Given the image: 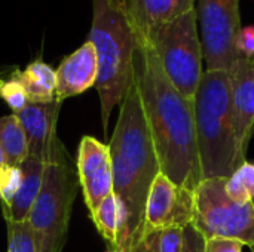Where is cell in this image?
Here are the masks:
<instances>
[{
	"instance_id": "obj_25",
	"label": "cell",
	"mask_w": 254,
	"mask_h": 252,
	"mask_svg": "<svg viewBox=\"0 0 254 252\" xmlns=\"http://www.w3.org/2000/svg\"><path fill=\"white\" fill-rule=\"evenodd\" d=\"M205 247H207L205 236L193 224L186 226L185 227L183 252H205Z\"/></svg>"
},
{
	"instance_id": "obj_31",
	"label": "cell",
	"mask_w": 254,
	"mask_h": 252,
	"mask_svg": "<svg viewBox=\"0 0 254 252\" xmlns=\"http://www.w3.org/2000/svg\"><path fill=\"white\" fill-rule=\"evenodd\" d=\"M252 252H254V245H253V247H252Z\"/></svg>"
},
{
	"instance_id": "obj_10",
	"label": "cell",
	"mask_w": 254,
	"mask_h": 252,
	"mask_svg": "<svg viewBox=\"0 0 254 252\" xmlns=\"http://www.w3.org/2000/svg\"><path fill=\"white\" fill-rule=\"evenodd\" d=\"M193 221V192L174 184L162 172L152 183L146 209L143 233L182 227Z\"/></svg>"
},
{
	"instance_id": "obj_1",
	"label": "cell",
	"mask_w": 254,
	"mask_h": 252,
	"mask_svg": "<svg viewBox=\"0 0 254 252\" xmlns=\"http://www.w3.org/2000/svg\"><path fill=\"white\" fill-rule=\"evenodd\" d=\"M132 74L140 89L161 172L179 187L195 192L202 175L193 101L173 85L152 48L140 39Z\"/></svg>"
},
{
	"instance_id": "obj_12",
	"label": "cell",
	"mask_w": 254,
	"mask_h": 252,
	"mask_svg": "<svg viewBox=\"0 0 254 252\" xmlns=\"http://www.w3.org/2000/svg\"><path fill=\"white\" fill-rule=\"evenodd\" d=\"M238 153L244 163L254 132V59L238 58L228 70Z\"/></svg>"
},
{
	"instance_id": "obj_8",
	"label": "cell",
	"mask_w": 254,
	"mask_h": 252,
	"mask_svg": "<svg viewBox=\"0 0 254 252\" xmlns=\"http://www.w3.org/2000/svg\"><path fill=\"white\" fill-rule=\"evenodd\" d=\"M195 10L207 70L228 71L241 58L235 48V37L241 28L240 0H196Z\"/></svg>"
},
{
	"instance_id": "obj_5",
	"label": "cell",
	"mask_w": 254,
	"mask_h": 252,
	"mask_svg": "<svg viewBox=\"0 0 254 252\" xmlns=\"http://www.w3.org/2000/svg\"><path fill=\"white\" fill-rule=\"evenodd\" d=\"M144 40L173 85L193 101L202 77V45L198 34V16L195 7L173 21L153 27Z\"/></svg>"
},
{
	"instance_id": "obj_9",
	"label": "cell",
	"mask_w": 254,
	"mask_h": 252,
	"mask_svg": "<svg viewBox=\"0 0 254 252\" xmlns=\"http://www.w3.org/2000/svg\"><path fill=\"white\" fill-rule=\"evenodd\" d=\"M61 101L55 100L46 104L30 102L16 114L28 144V156L42 160L46 166L70 162L68 153L57 134Z\"/></svg>"
},
{
	"instance_id": "obj_4",
	"label": "cell",
	"mask_w": 254,
	"mask_h": 252,
	"mask_svg": "<svg viewBox=\"0 0 254 252\" xmlns=\"http://www.w3.org/2000/svg\"><path fill=\"white\" fill-rule=\"evenodd\" d=\"M193 113L202 180L229 178L243 162L238 153L228 71L202 73L193 98Z\"/></svg>"
},
{
	"instance_id": "obj_30",
	"label": "cell",
	"mask_w": 254,
	"mask_h": 252,
	"mask_svg": "<svg viewBox=\"0 0 254 252\" xmlns=\"http://www.w3.org/2000/svg\"><path fill=\"white\" fill-rule=\"evenodd\" d=\"M106 252H128L125 250H121V248H109Z\"/></svg>"
},
{
	"instance_id": "obj_17",
	"label": "cell",
	"mask_w": 254,
	"mask_h": 252,
	"mask_svg": "<svg viewBox=\"0 0 254 252\" xmlns=\"http://www.w3.org/2000/svg\"><path fill=\"white\" fill-rule=\"evenodd\" d=\"M30 102L46 104L57 100V71L42 59L31 61L22 71L16 70Z\"/></svg>"
},
{
	"instance_id": "obj_22",
	"label": "cell",
	"mask_w": 254,
	"mask_h": 252,
	"mask_svg": "<svg viewBox=\"0 0 254 252\" xmlns=\"http://www.w3.org/2000/svg\"><path fill=\"white\" fill-rule=\"evenodd\" d=\"M22 180V172L19 166H9L6 165L0 171V203L1 212L6 214L19 190Z\"/></svg>"
},
{
	"instance_id": "obj_27",
	"label": "cell",
	"mask_w": 254,
	"mask_h": 252,
	"mask_svg": "<svg viewBox=\"0 0 254 252\" xmlns=\"http://www.w3.org/2000/svg\"><path fill=\"white\" fill-rule=\"evenodd\" d=\"M158 235L159 232L143 233L140 241L132 247L131 252H159L158 251Z\"/></svg>"
},
{
	"instance_id": "obj_29",
	"label": "cell",
	"mask_w": 254,
	"mask_h": 252,
	"mask_svg": "<svg viewBox=\"0 0 254 252\" xmlns=\"http://www.w3.org/2000/svg\"><path fill=\"white\" fill-rule=\"evenodd\" d=\"M6 165H7L6 154H4V151H3V149H1V146H0V171H1Z\"/></svg>"
},
{
	"instance_id": "obj_21",
	"label": "cell",
	"mask_w": 254,
	"mask_h": 252,
	"mask_svg": "<svg viewBox=\"0 0 254 252\" xmlns=\"http://www.w3.org/2000/svg\"><path fill=\"white\" fill-rule=\"evenodd\" d=\"M16 70L18 68H15L12 71V74L4 80V83L1 85V89H0V98L4 100V102L9 105V108L12 110V114H18L30 104L27 92H25L21 80L18 79Z\"/></svg>"
},
{
	"instance_id": "obj_16",
	"label": "cell",
	"mask_w": 254,
	"mask_h": 252,
	"mask_svg": "<svg viewBox=\"0 0 254 252\" xmlns=\"http://www.w3.org/2000/svg\"><path fill=\"white\" fill-rule=\"evenodd\" d=\"M22 172V180L19 190L6 214H3L6 221H25L28 220L30 211L39 198L43 186V177L46 165L34 157H27L19 166Z\"/></svg>"
},
{
	"instance_id": "obj_19",
	"label": "cell",
	"mask_w": 254,
	"mask_h": 252,
	"mask_svg": "<svg viewBox=\"0 0 254 252\" xmlns=\"http://www.w3.org/2000/svg\"><path fill=\"white\" fill-rule=\"evenodd\" d=\"M226 195L237 203L246 205L254 202V162L246 160L234 174L226 178Z\"/></svg>"
},
{
	"instance_id": "obj_26",
	"label": "cell",
	"mask_w": 254,
	"mask_h": 252,
	"mask_svg": "<svg viewBox=\"0 0 254 252\" xmlns=\"http://www.w3.org/2000/svg\"><path fill=\"white\" fill-rule=\"evenodd\" d=\"M243 244L234 239L213 238L207 239L205 252H243Z\"/></svg>"
},
{
	"instance_id": "obj_11",
	"label": "cell",
	"mask_w": 254,
	"mask_h": 252,
	"mask_svg": "<svg viewBox=\"0 0 254 252\" xmlns=\"http://www.w3.org/2000/svg\"><path fill=\"white\" fill-rule=\"evenodd\" d=\"M77 178L89 215L113 193V168L109 144L85 135L77 150Z\"/></svg>"
},
{
	"instance_id": "obj_20",
	"label": "cell",
	"mask_w": 254,
	"mask_h": 252,
	"mask_svg": "<svg viewBox=\"0 0 254 252\" xmlns=\"http://www.w3.org/2000/svg\"><path fill=\"white\" fill-rule=\"evenodd\" d=\"M7 224V252H37L33 229L25 221H6Z\"/></svg>"
},
{
	"instance_id": "obj_13",
	"label": "cell",
	"mask_w": 254,
	"mask_h": 252,
	"mask_svg": "<svg viewBox=\"0 0 254 252\" xmlns=\"http://www.w3.org/2000/svg\"><path fill=\"white\" fill-rule=\"evenodd\" d=\"M57 71V100L64 101L95 86L98 79V58L94 45L86 40L67 55Z\"/></svg>"
},
{
	"instance_id": "obj_24",
	"label": "cell",
	"mask_w": 254,
	"mask_h": 252,
	"mask_svg": "<svg viewBox=\"0 0 254 252\" xmlns=\"http://www.w3.org/2000/svg\"><path fill=\"white\" fill-rule=\"evenodd\" d=\"M235 48L241 56L254 59V25H246L240 28L235 37Z\"/></svg>"
},
{
	"instance_id": "obj_3",
	"label": "cell",
	"mask_w": 254,
	"mask_h": 252,
	"mask_svg": "<svg viewBox=\"0 0 254 252\" xmlns=\"http://www.w3.org/2000/svg\"><path fill=\"white\" fill-rule=\"evenodd\" d=\"M88 40L98 58L95 89L100 97L103 131L107 132L112 110L122 102L132 79L138 36L129 18V0H92Z\"/></svg>"
},
{
	"instance_id": "obj_7",
	"label": "cell",
	"mask_w": 254,
	"mask_h": 252,
	"mask_svg": "<svg viewBox=\"0 0 254 252\" xmlns=\"http://www.w3.org/2000/svg\"><path fill=\"white\" fill-rule=\"evenodd\" d=\"M226 178L202 180L193 192L192 224L205 239L223 238L254 245V202L240 205L226 195Z\"/></svg>"
},
{
	"instance_id": "obj_18",
	"label": "cell",
	"mask_w": 254,
	"mask_h": 252,
	"mask_svg": "<svg viewBox=\"0 0 254 252\" xmlns=\"http://www.w3.org/2000/svg\"><path fill=\"white\" fill-rule=\"evenodd\" d=\"M0 146L6 154L9 166H21L28 157L27 135L16 114H9L0 119Z\"/></svg>"
},
{
	"instance_id": "obj_15",
	"label": "cell",
	"mask_w": 254,
	"mask_h": 252,
	"mask_svg": "<svg viewBox=\"0 0 254 252\" xmlns=\"http://www.w3.org/2000/svg\"><path fill=\"white\" fill-rule=\"evenodd\" d=\"M98 233L107 242L109 248L129 250V233H128V215L121 199L112 193L109 195L95 212L91 215Z\"/></svg>"
},
{
	"instance_id": "obj_28",
	"label": "cell",
	"mask_w": 254,
	"mask_h": 252,
	"mask_svg": "<svg viewBox=\"0 0 254 252\" xmlns=\"http://www.w3.org/2000/svg\"><path fill=\"white\" fill-rule=\"evenodd\" d=\"M13 70H15V67H0V89H1V85L4 83V80L12 74Z\"/></svg>"
},
{
	"instance_id": "obj_23",
	"label": "cell",
	"mask_w": 254,
	"mask_h": 252,
	"mask_svg": "<svg viewBox=\"0 0 254 252\" xmlns=\"http://www.w3.org/2000/svg\"><path fill=\"white\" fill-rule=\"evenodd\" d=\"M185 229L168 227L158 235V251L159 252H183Z\"/></svg>"
},
{
	"instance_id": "obj_2",
	"label": "cell",
	"mask_w": 254,
	"mask_h": 252,
	"mask_svg": "<svg viewBox=\"0 0 254 252\" xmlns=\"http://www.w3.org/2000/svg\"><path fill=\"white\" fill-rule=\"evenodd\" d=\"M109 150L113 168V193L127 209L129 250H132L143 235L146 201L152 183L161 172L134 74L121 102Z\"/></svg>"
},
{
	"instance_id": "obj_14",
	"label": "cell",
	"mask_w": 254,
	"mask_h": 252,
	"mask_svg": "<svg viewBox=\"0 0 254 252\" xmlns=\"http://www.w3.org/2000/svg\"><path fill=\"white\" fill-rule=\"evenodd\" d=\"M195 7V0H129V18L138 39L156 25L173 21Z\"/></svg>"
},
{
	"instance_id": "obj_6",
	"label": "cell",
	"mask_w": 254,
	"mask_h": 252,
	"mask_svg": "<svg viewBox=\"0 0 254 252\" xmlns=\"http://www.w3.org/2000/svg\"><path fill=\"white\" fill-rule=\"evenodd\" d=\"M79 187L71 162L46 166L42 190L28 215L37 252H63Z\"/></svg>"
}]
</instances>
